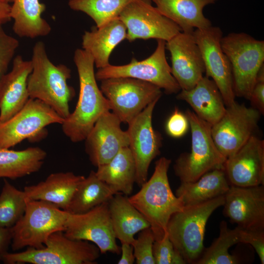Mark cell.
Wrapping results in <instances>:
<instances>
[{
	"label": "cell",
	"instance_id": "60d3db41",
	"mask_svg": "<svg viewBox=\"0 0 264 264\" xmlns=\"http://www.w3.org/2000/svg\"><path fill=\"white\" fill-rule=\"evenodd\" d=\"M12 239V228L0 227V262L2 261L3 255L7 252Z\"/></svg>",
	"mask_w": 264,
	"mask_h": 264
},
{
	"label": "cell",
	"instance_id": "ee69618b",
	"mask_svg": "<svg viewBox=\"0 0 264 264\" xmlns=\"http://www.w3.org/2000/svg\"><path fill=\"white\" fill-rule=\"evenodd\" d=\"M0 1L3 2L9 3H12L13 0H0Z\"/></svg>",
	"mask_w": 264,
	"mask_h": 264
},
{
	"label": "cell",
	"instance_id": "8992f818",
	"mask_svg": "<svg viewBox=\"0 0 264 264\" xmlns=\"http://www.w3.org/2000/svg\"><path fill=\"white\" fill-rule=\"evenodd\" d=\"M100 253L95 244L70 239L63 231H59L49 236L44 247H27L22 252H7L2 261L6 264H94Z\"/></svg>",
	"mask_w": 264,
	"mask_h": 264
},
{
	"label": "cell",
	"instance_id": "7402d4cb",
	"mask_svg": "<svg viewBox=\"0 0 264 264\" xmlns=\"http://www.w3.org/2000/svg\"><path fill=\"white\" fill-rule=\"evenodd\" d=\"M176 98L186 102L198 117L212 126L221 119L226 110L217 86L206 76H203L193 88L181 89Z\"/></svg>",
	"mask_w": 264,
	"mask_h": 264
},
{
	"label": "cell",
	"instance_id": "8fae6325",
	"mask_svg": "<svg viewBox=\"0 0 264 264\" xmlns=\"http://www.w3.org/2000/svg\"><path fill=\"white\" fill-rule=\"evenodd\" d=\"M64 120L49 106L29 98L24 106L7 120L0 121V148H10L25 139H37L45 128Z\"/></svg>",
	"mask_w": 264,
	"mask_h": 264
},
{
	"label": "cell",
	"instance_id": "d6a6232c",
	"mask_svg": "<svg viewBox=\"0 0 264 264\" xmlns=\"http://www.w3.org/2000/svg\"><path fill=\"white\" fill-rule=\"evenodd\" d=\"M132 0H69L68 4L73 10L88 16L100 27L115 18Z\"/></svg>",
	"mask_w": 264,
	"mask_h": 264
},
{
	"label": "cell",
	"instance_id": "74e56055",
	"mask_svg": "<svg viewBox=\"0 0 264 264\" xmlns=\"http://www.w3.org/2000/svg\"><path fill=\"white\" fill-rule=\"evenodd\" d=\"M189 127V122L185 114L176 108L166 122L165 129L170 136L179 138L187 132Z\"/></svg>",
	"mask_w": 264,
	"mask_h": 264
},
{
	"label": "cell",
	"instance_id": "7a4b0ae2",
	"mask_svg": "<svg viewBox=\"0 0 264 264\" xmlns=\"http://www.w3.org/2000/svg\"><path fill=\"white\" fill-rule=\"evenodd\" d=\"M30 60L32 70L27 80L29 98L44 102L65 119L70 113L69 102L75 96L74 88L67 84L70 68L53 63L42 41L34 45Z\"/></svg>",
	"mask_w": 264,
	"mask_h": 264
},
{
	"label": "cell",
	"instance_id": "e0dca14e",
	"mask_svg": "<svg viewBox=\"0 0 264 264\" xmlns=\"http://www.w3.org/2000/svg\"><path fill=\"white\" fill-rule=\"evenodd\" d=\"M121 121L112 112L104 113L84 140L85 150L91 164L98 167L109 162L123 148L129 147L127 131L121 128Z\"/></svg>",
	"mask_w": 264,
	"mask_h": 264
},
{
	"label": "cell",
	"instance_id": "6da1fadb",
	"mask_svg": "<svg viewBox=\"0 0 264 264\" xmlns=\"http://www.w3.org/2000/svg\"><path fill=\"white\" fill-rule=\"evenodd\" d=\"M73 61L79 77V97L75 110L61 125L66 136L77 143L85 139L98 118L110 109L97 84L91 56L83 49L77 48Z\"/></svg>",
	"mask_w": 264,
	"mask_h": 264
},
{
	"label": "cell",
	"instance_id": "4fadbf2b",
	"mask_svg": "<svg viewBox=\"0 0 264 264\" xmlns=\"http://www.w3.org/2000/svg\"><path fill=\"white\" fill-rule=\"evenodd\" d=\"M151 0H132L123 9L118 19L127 28L126 39H154L167 42L181 31L175 22L152 4Z\"/></svg>",
	"mask_w": 264,
	"mask_h": 264
},
{
	"label": "cell",
	"instance_id": "603a6c76",
	"mask_svg": "<svg viewBox=\"0 0 264 264\" xmlns=\"http://www.w3.org/2000/svg\"><path fill=\"white\" fill-rule=\"evenodd\" d=\"M126 36V27L121 20L115 18L100 27L85 31L82 47L91 56L98 69L104 68L110 65L111 52Z\"/></svg>",
	"mask_w": 264,
	"mask_h": 264
},
{
	"label": "cell",
	"instance_id": "836d02e7",
	"mask_svg": "<svg viewBox=\"0 0 264 264\" xmlns=\"http://www.w3.org/2000/svg\"><path fill=\"white\" fill-rule=\"evenodd\" d=\"M27 201L23 191L5 179L0 194V227L14 226L23 215Z\"/></svg>",
	"mask_w": 264,
	"mask_h": 264
},
{
	"label": "cell",
	"instance_id": "5b68a950",
	"mask_svg": "<svg viewBox=\"0 0 264 264\" xmlns=\"http://www.w3.org/2000/svg\"><path fill=\"white\" fill-rule=\"evenodd\" d=\"M185 114L191 130V149L190 153L181 154L174 165L181 182H194L211 170L224 169L226 160L213 141L212 125L190 110Z\"/></svg>",
	"mask_w": 264,
	"mask_h": 264
},
{
	"label": "cell",
	"instance_id": "f1b7e54d",
	"mask_svg": "<svg viewBox=\"0 0 264 264\" xmlns=\"http://www.w3.org/2000/svg\"><path fill=\"white\" fill-rule=\"evenodd\" d=\"M95 173L116 194L131 195L135 182V165L129 147L122 149L109 162L97 167Z\"/></svg>",
	"mask_w": 264,
	"mask_h": 264
},
{
	"label": "cell",
	"instance_id": "4dcf8cb0",
	"mask_svg": "<svg viewBox=\"0 0 264 264\" xmlns=\"http://www.w3.org/2000/svg\"><path fill=\"white\" fill-rule=\"evenodd\" d=\"M116 194L91 171L79 183L66 210L71 214H82L96 206L109 202Z\"/></svg>",
	"mask_w": 264,
	"mask_h": 264
},
{
	"label": "cell",
	"instance_id": "f546056e",
	"mask_svg": "<svg viewBox=\"0 0 264 264\" xmlns=\"http://www.w3.org/2000/svg\"><path fill=\"white\" fill-rule=\"evenodd\" d=\"M46 156L39 147L20 151L0 148V177L15 179L37 172Z\"/></svg>",
	"mask_w": 264,
	"mask_h": 264
},
{
	"label": "cell",
	"instance_id": "4316f807",
	"mask_svg": "<svg viewBox=\"0 0 264 264\" xmlns=\"http://www.w3.org/2000/svg\"><path fill=\"white\" fill-rule=\"evenodd\" d=\"M45 10V5L39 0H13L10 17L15 34L30 39L48 35L51 27L42 17Z\"/></svg>",
	"mask_w": 264,
	"mask_h": 264
},
{
	"label": "cell",
	"instance_id": "44dd1931",
	"mask_svg": "<svg viewBox=\"0 0 264 264\" xmlns=\"http://www.w3.org/2000/svg\"><path fill=\"white\" fill-rule=\"evenodd\" d=\"M31 70V60L21 55L14 58L11 70L0 80V121L12 117L29 99L27 80Z\"/></svg>",
	"mask_w": 264,
	"mask_h": 264
},
{
	"label": "cell",
	"instance_id": "9a60e30c",
	"mask_svg": "<svg viewBox=\"0 0 264 264\" xmlns=\"http://www.w3.org/2000/svg\"><path fill=\"white\" fill-rule=\"evenodd\" d=\"M204 61L205 76L214 81L220 90L225 105L235 102L231 65L221 46L223 33L220 27L211 25L196 29L193 33Z\"/></svg>",
	"mask_w": 264,
	"mask_h": 264
},
{
	"label": "cell",
	"instance_id": "1f68e13d",
	"mask_svg": "<svg viewBox=\"0 0 264 264\" xmlns=\"http://www.w3.org/2000/svg\"><path fill=\"white\" fill-rule=\"evenodd\" d=\"M242 228L237 226L233 229L227 227L226 221L222 220L220 225L219 236L210 247L203 252L197 261V264H236L238 258L228 252L232 245L241 242Z\"/></svg>",
	"mask_w": 264,
	"mask_h": 264
},
{
	"label": "cell",
	"instance_id": "ab89813d",
	"mask_svg": "<svg viewBox=\"0 0 264 264\" xmlns=\"http://www.w3.org/2000/svg\"><path fill=\"white\" fill-rule=\"evenodd\" d=\"M249 100L261 113L264 112V65L260 69Z\"/></svg>",
	"mask_w": 264,
	"mask_h": 264
},
{
	"label": "cell",
	"instance_id": "ffe728a7",
	"mask_svg": "<svg viewBox=\"0 0 264 264\" xmlns=\"http://www.w3.org/2000/svg\"><path fill=\"white\" fill-rule=\"evenodd\" d=\"M224 171L230 185L250 187L264 183V141L253 135L226 158Z\"/></svg>",
	"mask_w": 264,
	"mask_h": 264
},
{
	"label": "cell",
	"instance_id": "5bb4252c",
	"mask_svg": "<svg viewBox=\"0 0 264 264\" xmlns=\"http://www.w3.org/2000/svg\"><path fill=\"white\" fill-rule=\"evenodd\" d=\"M261 114L255 108L236 101L227 107L223 116L211 128L215 145L225 158L234 154L253 135Z\"/></svg>",
	"mask_w": 264,
	"mask_h": 264
},
{
	"label": "cell",
	"instance_id": "ba28073f",
	"mask_svg": "<svg viewBox=\"0 0 264 264\" xmlns=\"http://www.w3.org/2000/svg\"><path fill=\"white\" fill-rule=\"evenodd\" d=\"M68 212L55 204L40 200H28L25 212L12 227L11 247H44L52 233L64 231Z\"/></svg>",
	"mask_w": 264,
	"mask_h": 264
},
{
	"label": "cell",
	"instance_id": "484cf974",
	"mask_svg": "<svg viewBox=\"0 0 264 264\" xmlns=\"http://www.w3.org/2000/svg\"><path fill=\"white\" fill-rule=\"evenodd\" d=\"M224 169L211 170L194 182H181L176 196L184 206L203 203L224 196L230 187Z\"/></svg>",
	"mask_w": 264,
	"mask_h": 264
},
{
	"label": "cell",
	"instance_id": "e575fe53",
	"mask_svg": "<svg viewBox=\"0 0 264 264\" xmlns=\"http://www.w3.org/2000/svg\"><path fill=\"white\" fill-rule=\"evenodd\" d=\"M155 241L150 227L144 229L135 239L132 245L137 264H155L153 254V246Z\"/></svg>",
	"mask_w": 264,
	"mask_h": 264
},
{
	"label": "cell",
	"instance_id": "3957f363",
	"mask_svg": "<svg viewBox=\"0 0 264 264\" xmlns=\"http://www.w3.org/2000/svg\"><path fill=\"white\" fill-rule=\"evenodd\" d=\"M171 163V160L165 157L157 160L150 178L137 193L128 197L130 203L150 223L155 241L161 240L167 234L170 218L184 207L170 186L168 171Z\"/></svg>",
	"mask_w": 264,
	"mask_h": 264
},
{
	"label": "cell",
	"instance_id": "7bdbcfd3",
	"mask_svg": "<svg viewBox=\"0 0 264 264\" xmlns=\"http://www.w3.org/2000/svg\"><path fill=\"white\" fill-rule=\"evenodd\" d=\"M10 10L11 5L9 3L0 1V25L11 20Z\"/></svg>",
	"mask_w": 264,
	"mask_h": 264
},
{
	"label": "cell",
	"instance_id": "2e32d148",
	"mask_svg": "<svg viewBox=\"0 0 264 264\" xmlns=\"http://www.w3.org/2000/svg\"><path fill=\"white\" fill-rule=\"evenodd\" d=\"M158 101L149 104L128 124L129 148L135 162V182L139 187L147 181L150 165L160 154L162 145L161 135L152 124L153 111Z\"/></svg>",
	"mask_w": 264,
	"mask_h": 264
},
{
	"label": "cell",
	"instance_id": "d4e9b609",
	"mask_svg": "<svg viewBox=\"0 0 264 264\" xmlns=\"http://www.w3.org/2000/svg\"><path fill=\"white\" fill-rule=\"evenodd\" d=\"M158 11L176 23L181 31L193 33L196 29L212 25L203 13L207 5L217 0H151Z\"/></svg>",
	"mask_w": 264,
	"mask_h": 264
},
{
	"label": "cell",
	"instance_id": "d6986e66",
	"mask_svg": "<svg viewBox=\"0 0 264 264\" xmlns=\"http://www.w3.org/2000/svg\"><path fill=\"white\" fill-rule=\"evenodd\" d=\"M223 214L243 229H264V185H230L224 195Z\"/></svg>",
	"mask_w": 264,
	"mask_h": 264
},
{
	"label": "cell",
	"instance_id": "cb8c5ba5",
	"mask_svg": "<svg viewBox=\"0 0 264 264\" xmlns=\"http://www.w3.org/2000/svg\"><path fill=\"white\" fill-rule=\"evenodd\" d=\"M84 177L71 172L52 173L44 181L24 187L23 191L27 200L45 201L66 211L78 185Z\"/></svg>",
	"mask_w": 264,
	"mask_h": 264
},
{
	"label": "cell",
	"instance_id": "7c38bea8",
	"mask_svg": "<svg viewBox=\"0 0 264 264\" xmlns=\"http://www.w3.org/2000/svg\"><path fill=\"white\" fill-rule=\"evenodd\" d=\"M63 232L70 239L93 242L101 254L110 252L119 255L120 253L112 227L109 202L84 213H68Z\"/></svg>",
	"mask_w": 264,
	"mask_h": 264
},
{
	"label": "cell",
	"instance_id": "ac0fdd59",
	"mask_svg": "<svg viewBox=\"0 0 264 264\" xmlns=\"http://www.w3.org/2000/svg\"><path fill=\"white\" fill-rule=\"evenodd\" d=\"M170 53L171 72L181 89L193 88L205 69L200 50L193 33L180 32L166 42Z\"/></svg>",
	"mask_w": 264,
	"mask_h": 264
},
{
	"label": "cell",
	"instance_id": "8d00e7d4",
	"mask_svg": "<svg viewBox=\"0 0 264 264\" xmlns=\"http://www.w3.org/2000/svg\"><path fill=\"white\" fill-rule=\"evenodd\" d=\"M19 46V41L8 34L0 25V80L7 73Z\"/></svg>",
	"mask_w": 264,
	"mask_h": 264
},
{
	"label": "cell",
	"instance_id": "52a82bcc",
	"mask_svg": "<svg viewBox=\"0 0 264 264\" xmlns=\"http://www.w3.org/2000/svg\"><path fill=\"white\" fill-rule=\"evenodd\" d=\"M221 46L231 65L235 96L249 100L264 65V41L243 32L230 33L222 37Z\"/></svg>",
	"mask_w": 264,
	"mask_h": 264
},
{
	"label": "cell",
	"instance_id": "f35d334b",
	"mask_svg": "<svg viewBox=\"0 0 264 264\" xmlns=\"http://www.w3.org/2000/svg\"><path fill=\"white\" fill-rule=\"evenodd\" d=\"M242 228V227H241ZM242 243L250 244L255 249L261 264H264V229H243L241 231Z\"/></svg>",
	"mask_w": 264,
	"mask_h": 264
},
{
	"label": "cell",
	"instance_id": "b9f144b4",
	"mask_svg": "<svg viewBox=\"0 0 264 264\" xmlns=\"http://www.w3.org/2000/svg\"><path fill=\"white\" fill-rule=\"evenodd\" d=\"M121 257L118 262V264H132L135 259L133 254L132 246L128 243H121Z\"/></svg>",
	"mask_w": 264,
	"mask_h": 264
},
{
	"label": "cell",
	"instance_id": "d590c367",
	"mask_svg": "<svg viewBox=\"0 0 264 264\" xmlns=\"http://www.w3.org/2000/svg\"><path fill=\"white\" fill-rule=\"evenodd\" d=\"M153 254L155 264H185L184 259L174 247L168 234L160 240L154 241Z\"/></svg>",
	"mask_w": 264,
	"mask_h": 264
},
{
	"label": "cell",
	"instance_id": "9c48e42d",
	"mask_svg": "<svg viewBox=\"0 0 264 264\" xmlns=\"http://www.w3.org/2000/svg\"><path fill=\"white\" fill-rule=\"evenodd\" d=\"M100 89L108 100L110 110L121 122L128 124L162 95L161 89L156 86L129 77L103 80Z\"/></svg>",
	"mask_w": 264,
	"mask_h": 264
},
{
	"label": "cell",
	"instance_id": "30bf717a",
	"mask_svg": "<svg viewBox=\"0 0 264 264\" xmlns=\"http://www.w3.org/2000/svg\"><path fill=\"white\" fill-rule=\"evenodd\" d=\"M166 41L157 40L154 52L146 59L138 61L134 58L128 64L98 69L97 80L116 77H129L153 84L168 94L178 93L181 88L171 72L166 57Z\"/></svg>",
	"mask_w": 264,
	"mask_h": 264
},
{
	"label": "cell",
	"instance_id": "277c9868",
	"mask_svg": "<svg viewBox=\"0 0 264 264\" xmlns=\"http://www.w3.org/2000/svg\"><path fill=\"white\" fill-rule=\"evenodd\" d=\"M224 196L207 201L184 206L174 214L167 227L168 236L186 263L196 264L203 250L205 226L212 213L223 205Z\"/></svg>",
	"mask_w": 264,
	"mask_h": 264
},
{
	"label": "cell",
	"instance_id": "83f0119b",
	"mask_svg": "<svg viewBox=\"0 0 264 264\" xmlns=\"http://www.w3.org/2000/svg\"><path fill=\"white\" fill-rule=\"evenodd\" d=\"M109 208L115 237L121 243L132 245L136 233L150 227L149 222L126 195L121 193L114 195L109 201Z\"/></svg>",
	"mask_w": 264,
	"mask_h": 264
}]
</instances>
